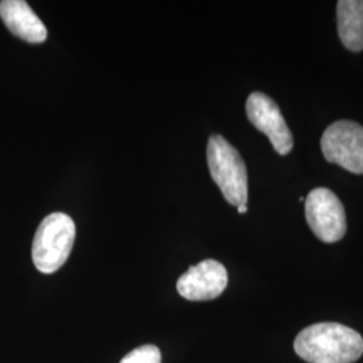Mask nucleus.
Instances as JSON below:
<instances>
[{"mask_svg":"<svg viewBox=\"0 0 363 363\" xmlns=\"http://www.w3.org/2000/svg\"><path fill=\"white\" fill-rule=\"evenodd\" d=\"M294 347L306 362L352 363L363 354V337L347 325L325 322L298 333Z\"/></svg>","mask_w":363,"mask_h":363,"instance_id":"nucleus-1","label":"nucleus"},{"mask_svg":"<svg viewBox=\"0 0 363 363\" xmlns=\"http://www.w3.org/2000/svg\"><path fill=\"white\" fill-rule=\"evenodd\" d=\"M76 240L74 220L65 213H52L40 222L33 241V262L39 272L52 274L65 264Z\"/></svg>","mask_w":363,"mask_h":363,"instance_id":"nucleus-2","label":"nucleus"},{"mask_svg":"<svg viewBox=\"0 0 363 363\" xmlns=\"http://www.w3.org/2000/svg\"><path fill=\"white\" fill-rule=\"evenodd\" d=\"M208 166L213 181L220 187L225 199L233 205H247V172L240 152L220 135L210 136Z\"/></svg>","mask_w":363,"mask_h":363,"instance_id":"nucleus-3","label":"nucleus"},{"mask_svg":"<svg viewBox=\"0 0 363 363\" xmlns=\"http://www.w3.org/2000/svg\"><path fill=\"white\" fill-rule=\"evenodd\" d=\"M325 160L352 174H363V127L361 124L340 120L325 130L320 140Z\"/></svg>","mask_w":363,"mask_h":363,"instance_id":"nucleus-4","label":"nucleus"},{"mask_svg":"<svg viewBox=\"0 0 363 363\" xmlns=\"http://www.w3.org/2000/svg\"><path fill=\"white\" fill-rule=\"evenodd\" d=\"M306 218L312 232L325 244L337 242L347 230L346 213L340 199L325 187L313 189L307 196Z\"/></svg>","mask_w":363,"mask_h":363,"instance_id":"nucleus-5","label":"nucleus"},{"mask_svg":"<svg viewBox=\"0 0 363 363\" xmlns=\"http://www.w3.org/2000/svg\"><path fill=\"white\" fill-rule=\"evenodd\" d=\"M249 121L271 140L279 155H288L294 147V136L286 118L272 99L261 91H253L247 100Z\"/></svg>","mask_w":363,"mask_h":363,"instance_id":"nucleus-6","label":"nucleus"},{"mask_svg":"<svg viewBox=\"0 0 363 363\" xmlns=\"http://www.w3.org/2000/svg\"><path fill=\"white\" fill-rule=\"evenodd\" d=\"M228 286V271L216 259H205L183 273L177 289L182 298L206 301L220 296Z\"/></svg>","mask_w":363,"mask_h":363,"instance_id":"nucleus-7","label":"nucleus"},{"mask_svg":"<svg viewBox=\"0 0 363 363\" xmlns=\"http://www.w3.org/2000/svg\"><path fill=\"white\" fill-rule=\"evenodd\" d=\"M0 18L13 35L28 43H42L48 38L46 26L23 0L0 1Z\"/></svg>","mask_w":363,"mask_h":363,"instance_id":"nucleus-8","label":"nucleus"},{"mask_svg":"<svg viewBox=\"0 0 363 363\" xmlns=\"http://www.w3.org/2000/svg\"><path fill=\"white\" fill-rule=\"evenodd\" d=\"M337 33L351 52L363 50V0L337 1Z\"/></svg>","mask_w":363,"mask_h":363,"instance_id":"nucleus-9","label":"nucleus"},{"mask_svg":"<svg viewBox=\"0 0 363 363\" xmlns=\"http://www.w3.org/2000/svg\"><path fill=\"white\" fill-rule=\"evenodd\" d=\"M162 354L154 345H144L128 352L120 363H160Z\"/></svg>","mask_w":363,"mask_h":363,"instance_id":"nucleus-10","label":"nucleus"},{"mask_svg":"<svg viewBox=\"0 0 363 363\" xmlns=\"http://www.w3.org/2000/svg\"><path fill=\"white\" fill-rule=\"evenodd\" d=\"M247 205H240V206H238V213H240V214H244V213H247Z\"/></svg>","mask_w":363,"mask_h":363,"instance_id":"nucleus-11","label":"nucleus"}]
</instances>
